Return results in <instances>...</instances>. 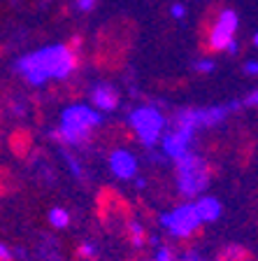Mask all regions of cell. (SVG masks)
I'll return each instance as SVG.
<instances>
[{
    "label": "cell",
    "mask_w": 258,
    "mask_h": 261,
    "mask_svg": "<svg viewBox=\"0 0 258 261\" xmlns=\"http://www.w3.org/2000/svg\"><path fill=\"white\" fill-rule=\"evenodd\" d=\"M77 51L68 44H49L16 61V70L28 84L42 87L49 80H63L77 68Z\"/></svg>",
    "instance_id": "6da1fadb"
},
{
    "label": "cell",
    "mask_w": 258,
    "mask_h": 261,
    "mask_svg": "<svg viewBox=\"0 0 258 261\" xmlns=\"http://www.w3.org/2000/svg\"><path fill=\"white\" fill-rule=\"evenodd\" d=\"M100 121L102 117L98 114V110L89 108V105H70L61 114V128L54 136L72 147L84 145L91 136V130L96 126H100Z\"/></svg>",
    "instance_id": "7a4b0ae2"
},
{
    "label": "cell",
    "mask_w": 258,
    "mask_h": 261,
    "mask_svg": "<svg viewBox=\"0 0 258 261\" xmlns=\"http://www.w3.org/2000/svg\"><path fill=\"white\" fill-rule=\"evenodd\" d=\"M177 161V182L179 191L184 196H195L207 187L210 182V166L205 163V159H200L198 154L186 152L182 154Z\"/></svg>",
    "instance_id": "3957f363"
},
{
    "label": "cell",
    "mask_w": 258,
    "mask_h": 261,
    "mask_svg": "<svg viewBox=\"0 0 258 261\" xmlns=\"http://www.w3.org/2000/svg\"><path fill=\"white\" fill-rule=\"evenodd\" d=\"M240 100H233L228 105H219V108H205V110H184L177 114V126L179 128H188V130H198V128H207V126H216L226 119L233 110L240 108Z\"/></svg>",
    "instance_id": "277c9868"
},
{
    "label": "cell",
    "mask_w": 258,
    "mask_h": 261,
    "mask_svg": "<svg viewBox=\"0 0 258 261\" xmlns=\"http://www.w3.org/2000/svg\"><path fill=\"white\" fill-rule=\"evenodd\" d=\"M130 126H133L135 136L147 147H154V142L161 138L163 128H165V117L156 108H137L130 114Z\"/></svg>",
    "instance_id": "5b68a950"
},
{
    "label": "cell",
    "mask_w": 258,
    "mask_h": 261,
    "mask_svg": "<svg viewBox=\"0 0 258 261\" xmlns=\"http://www.w3.org/2000/svg\"><path fill=\"white\" fill-rule=\"evenodd\" d=\"M161 224L172 236H177V238H188V236L198 228L200 219H198V215H195L193 205H179L172 212H165L161 217Z\"/></svg>",
    "instance_id": "8992f818"
},
{
    "label": "cell",
    "mask_w": 258,
    "mask_h": 261,
    "mask_svg": "<svg viewBox=\"0 0 258 261\" xmlns=\"http://www.w3.org/2000/svg\"><path fill=\"white\" fill-rule=\"evenodd\" d=\"M237 23H240V19H237V14L233 10L221 12L219 19L212 26L210 35H207V44H210L212 51H226V47L235 40Z\"/></svg>",
    "instance_id": "52a82bcc"
},
{
    "label": "cell",
    "mask_w": 258,
    "mask_h": 261,
    "mask_svg": "<svg viewBox=\"0 0 258 261\" xmlns=\"http://www.w3.org/2000/svg\"><path fill=\"white\" fill-rule=\"evenodd\" d=\"M191 140H193V130L188 128H175L170 133L163 136V152L172 159H179L182 154H186L191 149Z\"/></svg>",
    "instance_id": "ba28073f"
},
{
    "label": "cell",
    "mask_w": 258,
    "mask_h": 261,
    "mask_svg": "<svg viewBox=\"0 0 258 261\" xmlns=\"http://www.w3.org/2000/svg\"><path fill=\"white\" fill-rule=\"evenodd\" d=\"M109 168L117 177L121 179H130L137 170V159L128 152V149H114L112 156H109Z\"/></svg>",
    "instance_id": "9c48e42d"
},
{
    "label": "cell",
    "mask_w": 258,
    "mask_h": 261,
    "mask_svg": "<svg viewBox=\"0 0 258 261\" xmlns=\"http://www.w3.org/2000/svg\"><path fill=\"white\" fill-rule=\"evenodd\" d=\"M91 100L98 110H102V112H112V110L119 105V93H117V89L109 87V84H98L91 93Z\"/></svg>",
    "instance_id": "30bf717a"
},
{
    "label": "cell",
    "mask_w": 258,
    "mask_h": 261,
    "mask_svg": "<svg viewBox=\"0 0 258 261\" xmlns=\"http://www.w3.org/2000/svg\"><path fill=\"white\" fill-rule=\"evenodd\" d=\"M193 207L200 222H216L221 217V203L212 196H203L198 203H193Z\"/></svg>",
    "instance_id": "8fae6325"
},
{
    "label": "cell",
    "mask_w": 258,
    "mask_h": 261,
    "mask_svg": "<svg viewBox=\"0 0 258 261\" xmlns=\"http://www.w3.org/2000/svg\"><path fill=\"white\" fill-rule=\"evenodd\" d=\"M49 222L54 224L56 228H65L70 224V215H68V210H63V207H54V210L49 212Z\"/></svg>",
    "instance_id": "7c38bea8"
},
{
    "label": "cell",
    "mask_w": 258,
    "mask_h": 261,
    "mask_svg": "<svg viewBox=\"0 0 258 261\" xmlns=\"http://www.w3.org/2000/svg\"><path fill=\"white\" fill-rule=\"evenodd\" d=\"M128 236H130V243L133 245H145V228H142V224L130 222L128 224Z\"/></svg>",
    "instance_id": "4fadbf2b"
},
{
    "label": "cell",
    "mask_w": 258,
    "mask_h": 261,
    "mask_svg": "<svg viewBox=\"0 0 258 261\" xmlns=\"http://www.w3.org/2000/svg\"><path fill=\"white\" fill-rule=\"evenodd\" d=\"M193 68L198 72H212V70H214V61H212V59H200V61H195V63H193Z\"/></svg>",
    "instance_id": "5bb4252c"
},
{
    "label": "cell",
    "mask_w": 258,
    "mask_h": 261,
    "mask_svg": "<svg viewBox=\"0 0 258 261\" xmlns=\"http://www.w3.org/2000/svg\"><path fill=\"white\" fill-rule=\"evenodd\" d=\"M79 254L86 256V259H93V256H96V247H93L91 243H84V245L79 247Z\"/></svg>",
    "instance_id": "9a60e30c"
},
{
    "label": "cell",
    "mask_w": 258,
    "mask_h": 261,
    "mask_svg": "<svg viewBox=\"0 0 258 261\" xmlns=\"http://www.w3.org/2000/svg\"><path fill=\"white\" fill-rule=\"evenodd\" d=\"M96 7V0H77V10L79 12H91Z\"/></svg>",
    "instance_id": "2e32d148"
},
{
    "label": "cell",
    "mask_w": 258,
    "mask_h": 261,
    "mask_svg": "<svg viewBox=\"0 0 258 261\" xmlns=\"http://www.w3.org/2000/svg\"><path fill=\"white\" fill-rule=\"evenodd\" d=\"M170 14L175 16V19H184V16H186V7H184V5H172Z\"/></svg>",
    "instance_id": "e0dca14e"
},
{
    "label": "cell",
    "mask_w": 258,
    "mask_h": 261,
    "mask_svg": "<svg viewBox=\"0 0 258 261\" xmlns=\"http://www.w3.org/2000/svg\"><path fill=\"white\" fill-rule=\"evenodd\" d=\"M244 72H247V75H256L258 72V63H256V59H251V61H247V63H244Z\"/></svg>",
    "instance_id": "ac0fdd59"
},
{
    "label": "cell",
    "mask_w": 258,
    "mask_h": 261,
    "mask_svg": "<svg viewBox=\"0 0 258 261\" xmlns=\"http://www.w3.org/2000/svg\"><path fill=\"white\" fill-rule=\"evenodd\" d=\"M156 261H175V259H172V252H170V250L161 247V250L156 252Z\"/></svg>",
    "instance_id": "d6986e66"
},
{
    "label": "cell",
    "mask_w": 258,
    "mask_h": 261,
    "mask_svg": "<svg viewBox=\"0 0 258 261\" xmlns=\"http://www.w3.org/2000/svg\"><path fill=\"white\" fill-rule=\"evenodd\" d=\"M0 261H12V252L3 243H0Z\"/></svg>",
    "instance_id": "ffe728a7"
},
{
    "label": "cell",
    "mask_w": 258,
    "mask_h": 261,
    "mask_svg": "<svg viewBox=\"0 0 258 261\" xmlns=\"http://www.w3.org/2000/svg\"><path fill=\"white\" fill-rule=\"evenodd\" d=\"M256 100H258V93H256V91H251V93H249V98H247V100H244V105H249V108H253V105H256Z\"/></svg>",
    "instance_id": "44dd1931"
},
{
    "label": "cell",
    "mask_w": 258,
    "mask_h": 261,
    "mask_svg": "<svg viewBox=\"0 0 258 261\" xmlns=\"http://www.w3.org/2000/svg\"><path fill=\"white\" fill-rule=\"evenodd\" d=\"M237 49H240V44H237V40H233V42L226 47V51L228 54H237Z\"/></svg>",
    "instance_id": "7402d4cb"
},
{
    "label": "cell",
    "mask_w": 258,
    "mask_h": 261,
    "mask_svg": "<svg viewBox=\"0 0 258 261\" xmlns=\"http://www.w3.org/2000/svg\"><path fill=\"white\" fill-rule=\"evenodd\" d=\"M182 261H200V256H198V254H193V252H191V254H186V256H184Z\"/></svg>",
    "instance_id": "603a6c76"
}]
</instances>
